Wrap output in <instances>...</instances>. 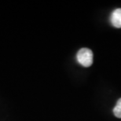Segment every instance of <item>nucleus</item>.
I'll list each match as a JSON object with an SVG mask.
<instances>
[{"label": "nucleus", "mask_w": 121, "mask_h": 121, "mask_svg": "<svg viewBox=\"0 0 121 121\" xmlns=\"http://www.w3.org/2000/svg\"><path fill=\"white\" fill-rule=\"evenodd\" d=\"M113 113H114L115 117H117V118H121V98L117 101V105L113 108Z\"/></svg>", "instance_id": "obj_3"}, {"label": "nucleus", "mask_w": 121, "mask_h": 121, "mask_svg": "<svg viewBox=\"0 0 121 121\" xmlns=\"http://www.w3.org/2000/svg\"><path fill=\"white\" fill-rule=\"evenodd\" d=\"M111 24L115 28H121V8L115 9L110 17Z\"/></svg>", "instance_id": "obj_2"}, {"label": "nucleus", "mask_w": 121, "mask_h": 121, "mask_svg": "<svg viewBox=\"0 0 121 121\" xmlns=\"http://www.w3.org/2000/svg\"><path fill=\"white\" fill-rule=\"evenodd\" d=\"M77 61L84 67H90L93 64V52L88 48H82L76 54Z\"/></svg>", "instance_id": "obj_1"}]
</instances>
